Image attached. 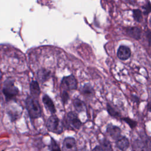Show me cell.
Masks as SVG:
<instances>
[{
  "label": "cell",
  "instance_id": "6da1fadb",
  "mask_svg": "<svg viewBox=\"0 0 151 151\" xmlns=\"http://www.w3.org/2000/svg\"><path fill=\"white\" fill-rule=\"evenodd\" d=\"M26 108L31 119H37L41 116L42 110L38 101L32 96H28L25 100Z\"/></svg>",
  "mask_w": 151,
  "mask_h": 151
},
{
  "label": "cell",
  "instance_id": "7a4b0ae2",
  "mask_svg": "<svg viewBox=\"0 0 151 151\" xmlns=\"http://www.w3.org/2000/svg\"><path fill=\"white\" fill-rule=\"evenodd\" d=\"M62 123L66 129L72 130H78L81 126V122L78 116L73 111H70L65 114Z\"/></svg>",
  "mask_w": 151,
  "mask_h": 151
},
{
  "label": "cell",
  "instance_id": "3957f363",
  "mask_svg": "<svg viewBox=\"0 0 151 151\" xmlns=\"http://www.w3.org/2000/svg\"><path fill=\"white\" fill-rule=\"evenodd\" d=\"M46 126L48 131L56 133L61 134L63 132V123L55 115L50 116L46 123Z\"/></svg>",
  "mask_w": 151,
  "mask_h": 151
},
{
  "label": "cell",
  "instance_id": "277c9868",
  "mask_svg": "<svg viewBox=\"0 0 151 151\" xmlns=\"http://www.w3.org/2000/svg\"><path fill=\"white\" fill-rule=\"evenodd\" d=\"M3 93L8 100L14 99L19 93L18 88L15 86L13 80H7L4 84L3 86Z\"/></svg>",
  "mask_w": 151,
  "mask_h": 151
},
{
  "label": "cell",
  "instance_id": "5b68a950",
  "mask_svg": "<svg viewBox=\"0 0 151 151\" xmlns=\"http://www.w3.org/2000/svg\"><path fill=\"white\" fill-rule=\"evenodd\" d=\"M61 87L63 91H65L76 90L77 88V81L73 74L64 77L61 82Z\"/></svg>",
  "mask_w": 151,
  "mask_h": 151
},
{
  "label": "cell",
  "instance_id": "8992f818",
  "mask_svg": "<svg viewBox=\"0 0 151 151\" xmlns=\"http://www.w3.org/2000/svg\"><path fill=\"white\" fill-rule=\"evenodd\" d=\"M62 151H77L76 142L73 137H67L64 139L63 143Z\"/></svg>",
  "mask_w": 151,
  "mask_h": 151
},
{
  "label": "cell",
  "instance_id": "52a82bcc",
  "mask_svg": "<svg viewBox=\"0 0 151 151\" xmlns=\"http://www.w3.org/2000/svg\"><path fill=\"white\" fill-rule=\"evenodd\" d=\"M106 132L109 136L114 140H117L121 136V129L116 126L109 124L106 128Z\"/></svg>",
  "mask_w": 151,
  "mask_h": 151
},
{
  "label": "cell",
  "instance_id": "ba28073f",
  "mask_svg": "<svg viewBox=\"0 0 151 151\" xmlns=\"http://www.w3.org/2000/svg\"><path fill=\"white\" fill-rule=\"evenodd\" d=\"M131 55V50L126 45H120L117 52V57L121 60H126L130 58Z\"/></svg>",
  "mask_w": 151,
  "mask_h": 151
},
{
  "label": "cell",
  "instance_id": "9c48e42d",
  "mask_svg": "<svg viewBox=\"0 0 151 151\" xmlns=\"http://www.w3.org/2000/svg\"><path fill=\"white\" fill-rule=\"evenodd\" d=\"M8 115L11 118L12 120H15L19 117L21 114V109L16 105L11 104L6 109Z\"/></svg>",
  "mask_w": 151,
  "mask_h": 151
},
{
  "label": "cell",
  "instance_id": "30bf717a",
  "mask_svg": "<svg viewBox=\"0 0 151 151\" xmlns=\"http://www.w3.org/2000/svg\"><path fill=\"white\" fill-rule=\"evenodd\" d=\"M126 33L132 38L139 40L141 38L142 29L137 27H128L126 28Z\"/></svg>",
  "mask_w": 151,
  "mask_h": 151
},
{
  "label": "cell",
  "instance_id": "8fae6325",
  "mask_svg": "<svg viewBox=\"0 0 151 151\" xmlns=\"http://www.w3.org/2000/svg\"><path fill=\"white\" fill-rule=\"evenodd\" d=\"M42 102H43L45 108L51 113L54 114V113H55L56 112L55 105H54L52 99L47 94H44L42 96Z\"/></svg>",
  "mask_w": 151,
  "mask_h": 151
},
{
  "label": "cell",
  "instance_id": "7c38bea8",
  "mask_svg": "<svg viewBox=\"0 0 151 151\" xmlns=\"http://www.w3.org/2000/svg\"><path fill=\"white\" fill-rule=\"evenodd\" d=\"M129 139L125 136H121L116 142V146L121 150L125 151L129 147Z\"/></svg>",
  "mask_w": 151,
  "mask_h": 151
},
{
  "label": "cell",
  "instance_id": "4fadbf2b",
  "mask_svg": "<svg viewBox=\"0 0 151 151\" xmlns=\"http://www.w3.org/2000/svg\"><path fill=\"white\" fill-rule=\"evenodd\" d=\"M81 93L86 97H91L94 94V90L90 83L84 84L81 88Z\"/></svg>",
  "mask_w": 151,
  "mask_h": 151
},
{
  "label": "cell",
  "instance_id": "5bb4252c",
  "mask_svg": "<svg viewBox=\"0 0 151 151\" xmlns=\"http://www.w3.org/2000/svg\"><path fill=\"white\" fill-rule=\"evenodd\" d=\"M50 71L45 68H41L37 71V78L41 83H44L50 78Z\"/></svg>",
  "mask_w": 151,
  "mask_h": 151
},
{
  "label": "cell",
  "instance_id": "9a60e30c",
  "mask_svg": "<svg viewBox=\"0 0 151 151\" xmlns=\"http://www.w3.org/2000/svg\"><path fill=\"white\" fill-rule=\"evenodd\" d=\"M29 89L32 97L35 98L39 96L41 93V90H40V88L38 85V83L37 81H32L30 83Z\"/></svg>",
  "mask_w": 151,
  "mask_h": 151
},
{
  "label": "cell",
  "instance_id": "2e32d148",
  "mask_svg": "<svg viewBox=\"0 0 151 151\" xmlns=\"http://www.w3.org/2000/svg\"><path fill=\"white\" fill-rule=\"evenodd\" d=\"M73 105L75 109L78 112H82L86 110V106L85 103L79 99H75L73 100Z\"/></svg>",
  "mask_w": 151,
  "mask_h": 151
},
{
  "label": "cell",
  "instance_id": "e0dca14e",
  "mask_svg": "<svg viewBox=\"0 0 151 151\" xmlns=\"http://www.w3.org/2000/svg\"><path fill=\"white\" fill-rule=\"evenodd\" d=\"M107 110L108 113L112 117H114L117 119L121 117V114L120 112L116 109H115L109 104H107Z\"/></svg>",
  "mask_w": 151,
  "mask_h": 151
},
{
  "label": "cell",
  "instance_id": "ac0fdd59",
  "mask_svg": "<svg viewBox=\"0 0 151 151\" xmlns=\"http://www.w3.org/2000/svg\"><path fill=\"white\" fill-rule=\"evenodd\" d=\"M133 17L134 19L137 22H140L142 21V12L139 9H134L133 10Z\"/></svg>",
  "mask_w": 151,
  "mask_h": 151
},
{
  "label": "cell",
  "instance_id": "d6986e66",
  "mask_svg": "<svg viewBox=\"0 0 151 151\" xmlns=\"http://www.w3.org/2000/svg\"><path fill=\"white\" fill-rule=\"evenodd\" d=\"M100 147H101L103 151H112L110 142L106 139H103L101 142Z\"/></svg>",
  "mask_w": 151,
  "mask_h": 151
},
{
  "label": "cell",
  "instance_id": "ffe728a7",
  "mask_svg": "<svg viewBox=\"0 0 151 151\" xmlns=\"http://www.w3.org/2000/svg\"><path fill=\"white\" fill-rule=\"evenodd\" d=\"M50 151H61V149L58 145L52 138L51 139V143L50 145Z\"/></svg>",
  "mask_w": 151,
  "mask_h": 151
},
{
  "label": "cell",
  "instance_id": "44dd1931",
  "mask_svg": "<svg viewBox=\"0 0 151 151\" xmlns=\"http://www.w3.org/2000/svg\"><path fill=\"white\" fill-rule=\"evenodd\" d=\"M122 120L124 122H125L130 126V127L131 129H134L137 126V122L136 121H134V120L131 119H130L129 117L122 118Z\"/></svg>",
  "mask_w": 151,
  "mask_h": 151
},
{
  "label": "cell",
  "instance_id": "7402d4cb",
  "mask_svg": "<svg viewBox=\"0 0 151 151\" xmlns=\"http://www.w3.org/2000/svg\"><path fill=\"white\" fill-rule=\"evenodd\" d=\"M134 151H145L144 146L139 141H136L134 144Z\"/></svg>",
  "mask_w": 151,
  "mask_h": 151
},
{
  "label": "cell",
  "instance_id": "603a6c76",
  "mask_svg": "<svg viewBox=\"0 0 151 151\" xmlns=\"http://www.w3.org/2000/svg\"><path fill=\"white\" fill-rule=\"evenodd\" d=\"M61 101L64 104L67 103L69 99V95L67 93V91H63L62 93L61 94Z\"/></svg>",
  "mask_w": 151,
  "mask_h": 151
},
{
  "label": "cell",
  "instance_id": "cb8c5ba5",
  "mask_svg": "<svg viewBox=\"0 0 151 151\" xmlns=\"http://www.w3.org/2000/svg\"><path fill=\"white\" fill-rule=\"evenodd\" d=\"M142 8L143 9V14H144V15H148L150 12V10H151L150 2H147V4H145V5H143L142 6Z\"/></svg>",
  "mask_w": 151,
  "mask_h": 151
},
{
  "label": "cell",
  "instance_id": "d4e9b609",
  "mask_svg": "<svg viewBox=\"0 0 151 151\" xmlns=\"http://www.w3.org/2000/svg\"><path fill=\"white\" fill-rule=\"evenodd\" d=\"M92 151H103L101 147H100V146H96L94 147V149L92 150Z\"/></svg>",
  "mask_w": 151,
  "mask_h": 151
},
{
  "label": "cell",
  "instance_id": "484cf974",
  "mask_svg": "<svg viewBox=\"0 0 151 151\" xmlns=\"http://www.w3.org/2000/svg\"><path fill=\"white\" fill-rule=\"evenodd\" d=\"M146 35H147V38H148V41H149V44H150V30L149 29L148 31H147V32H146Z\"/></svg>",
  "mask_w": 151,
  "mask_h": 151
}]
</instances>
